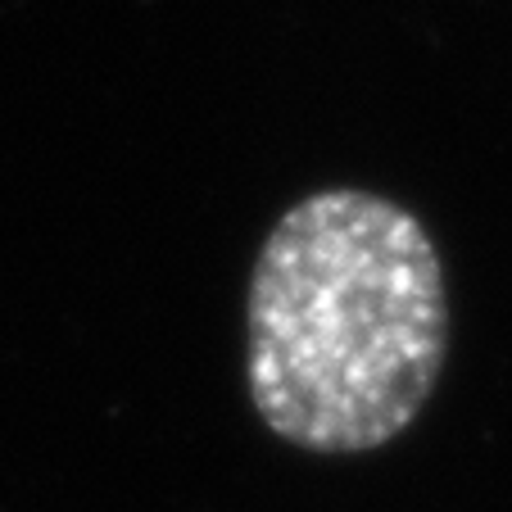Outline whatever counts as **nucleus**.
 <instances>
[{"label": "nucleus", "instance_id": "f257e3e1", "mask_svg": "<svg viewBox=\"0 0 512 512\" xmlns=\"http://www.w3.org/2000/svg\"><path fill=\"white\" fill-rule=\"evenodd\" d=\"M445 358V259L408 204L327 186L272 223L245 290V386L277 440L372 454L417 422Z\"/></svg>", "mask_w": 512, "mask_h": 512}]
</instances>
